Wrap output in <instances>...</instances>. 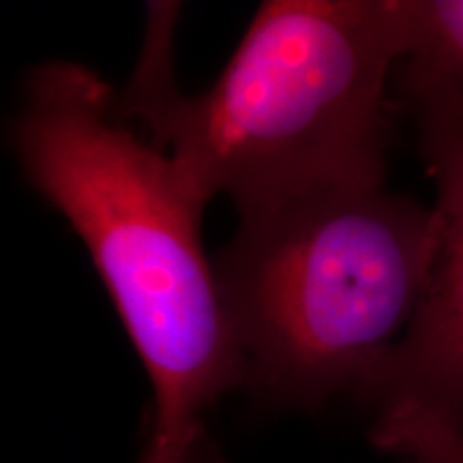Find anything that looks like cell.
<instances>
[{
    "label": "cell",
    "instance_id": "277c9868",
    "mask_svg": "<svg viewBox=\"0 0 463 463\" xmlns=\"http://www.w3.org/2000/svg\"><path fill=\"white\" fill-rule=\"evenodd\" d=\"M416 125L436 187V247L412 322L361 392L380 405L412 399L463 422V125Z\"/></svg>",
    "mask_w": 463,
    "mask_h": 463
},
{
    "label": "cell",
    "instance_id": "6da1fadb",
    "mask_svg": "<svg viewBox=\"0 0 463 463\" xmlns=\"http://www.w3.org/2000/svg\"><path fill=\"white\" fill-rule=\"evenodd\" d=\"M178 15L174 3L148 5L140 58L116 108L172 159L202 204L225 195L241 217L384 184L405 0L264 3L198 95L174 75Z\"/></svg>",
    "mask_w": 463,
    "mask_h": 463
},
{
    "label": "cell",
    "instance_id": "52a82bcc",
    "mask_svg": "<svg viewBox=\"0 0 463 463\" xmlns=\"http://www.w3.org/2000/svg\"><path fill=\"white\" fill-rule=\"evenodd\" d=\"M198 439L200 438L165 439L150 436V442L144 450L140 463H194Z\"/></svg>",
    "mask_w": 463,
    "mask_h": 463
},
{
    "label": "cell",
    "instance_id": "3957f363",
    "mask_svg": "<svg viewBox=\"0 0 463 463\" xmlns=\"http://www.w3.org/2000/svg\"><path fill=\"white\" fill-rule=\"evenodd\" d=\"M433 247V206L384 184L241 215L215 270L245 384L298 405L361 391L412 322Z\"/></svg>",
    "mask_w": 463,
    "mask_h": 463
},
{
    "label": "cell",
    "instance_id": "7a4b0ae2",
    "mask_svg": "<svg viewBox=\"0 0 463 463\" xmlns=\"http://www.w3.org/2000/svg\"><path fill=\"white\" fill-rule=\"evenodd\" d=\"M14 144L33 187L82 239L146 369L153 436L200 438L202 412L245 382L202 242L206 206L80 62L28 78Z\"/></svg>",
    "mask_w": 463,
    "mask_h": 463
},
{
    "label": "cell",
    "instance_id": "5b68a950",
    "mask_svg": "<svg viewBox=\"0 0 463 463\" xmlns=\"http://www.w3.org/2000/svg\"><path fill=\"white\" fill-rule=\"evenodd\" d=\"M397 101L422 120L463 125V0H405Z\"/></svg>",
    "mask_w": 463,
    "mask_h": 463
},
{
    "label": "cell",
    "instance_id": "8992f818",
    "mask_svg": "<svg viewBox=\"0 0 463 463\" xmlns=\"http://www.w3.org/2000/svg\"><path fill=\"white\" fill-rule=\"evenodd\" d=\"M372 442L412 463H463V422L412 399L380 405Z\"/></svg>",
    "mask_w": 463,
    "mask_h": 463
}]
</instances>
